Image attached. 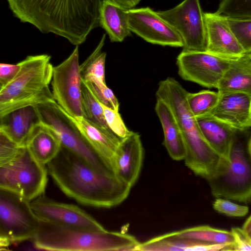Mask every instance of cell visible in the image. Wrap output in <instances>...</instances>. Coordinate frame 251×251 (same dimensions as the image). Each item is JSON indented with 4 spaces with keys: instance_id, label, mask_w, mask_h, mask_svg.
Wrapping results in <instances>:
<instances>
[{
    "instance_id": "obj_16",
    "label": "cell",
    "mask_w": 251,
    "mask_h": 251,
    "mask_svg": "<svg viewBox=\"0 0 251 251\" xmlns=\"http://www.w3.org/2000/svg\"><path fill=\"white\" fill-rule=\"evenodd\" d=\"M206 31V51L232 59L246 54L222 15L204 13Z\"/></svg>"
},
{
    "instance_id": "obj_33",
    "label": "cell",
    "mask_w": 251,
    "mask_h": 251,
    "mask_svg": "<svg viewBox=\"0 0 251 251\" xmlns=\"http://www.w3.org/2000/svg\"><path fill=\"white\" fill-rule=\"evenodd\" d=\"M100 104L108 128L120 138L126 137L130 132V130L126 126L119 111L110 108L101 103Z\"/></svg>"
},
{
    "instance_id": "obj_9",
    "label": "cell",
    "mask_w": 251,
    "mask_h": 251,
    "mask_svg": "<svg viewBox=\"0 0 251 251\" xmlns=\"http://www.w3.org/2000/svg\"><path fill=\"white\" fill-rule=\"evenodd\" d=\"M39 226L30 201L12 192L0 189V246L32 239Z\"/></svg>"
},
{
    "instance_id": "obj_24",
    "label": "cell",
    "mask_w": 251,
    "mask_h": 251,
    "mask_svg": "<svg viewBox=\"0 0 251 251\" xmlns=\"http://www.w3.org/2000/svg\"><path fill=\"white\" fill-rule=\"evenodd\" d=\"M26 146L34 157L45 165L57 155L62 146L54 131L41 121L35 127Z\"/></svg>"
},
{
    "instance_id": "obj_2",
    "label": "cell",
    "mask_w": 251,
    "mask_h": 251,
    "mask_svg": "<svg viewBox=\"0 0 251 251\" xmlns=\"http://www.w3.org/2000/svg\"><path fill=\"white\" fill-rule=\"evenodd\" d=\"M47 165L59 189L81 204L111 208L122 203L130 193L131 187L115 175L98 172L62 146Z\"/></svg>"
},
{
    "instance_id": "obj_28",
    "label": "cell",
    "mask_w": 251,
    "mask_h": 251,
    "mask_svg": "<svg viewBox=\"0 0 251 251\" xmlns=\"http://www.w3.org/2000/svg\"><path fill=\"white\" fill-rule=\"evenodd\" d=\"M219 99L218 92L207 90L194 93L187 92L186 97L189 109L195 118L209 115Z\"/></svg>"
},
{
    "instance_id": "obj_32",
    "label": "cell",
    "mask_w": 251,
    "mask_h": 251,
    "mask_svg": "<svg viewBox=\"0 0 251 251\" xmlns=\"http://www.w3.org/2000/svg\"><path fill=\"white\" fill-rule=\"evenodd\" d=\"M216 12L228 17L251 18V0H223Z\"/></svg>"
},
{
    "instance_id": "obj_25",
    "label": "cell",
    "mask_w": 251,
    "mask_h": 251,
    "mask_svg": "<svg viewBox=\"0 0 251 251\" xmlns=\"http://www.w3.org/2000/svg\"><path fill=\"white\" fill-rule=\"evenodd\" d=\"M215 245L178 236L176 231L167 233L139 243L135 251H215Z\"/></svg>"
},
{
    "instance_id": "obj_40",
    "label": "cell",
    "mask_w": 251,
    "mask_h": 251,
    "mask_svg": "<svg viewBox=\"0 0 251 251\" xmlns=\"http://www.w3.org/2000/svg\"><path fill=\"white\" fill-rule=\"evenodd\" d=\"M249 147L250 151L251 153V138L250 139V140H249Z\"/></svg>"
},
{
    "instance_id": "obj_4",
    "label": "cell",
    "mask_w": 251,
    "mask_h": 251,
    "mask_svg": "<svg viewBox=\"0 0 251 251\" xmlns=\"http://www.w3.org/2000/svg\"><path fill=\"white\" fill-rule=\"evenodd\" d=\"M47 54L27 56L15 77L0 89V117L16 109L55 101L49 84L53 66Z\"/></svg>"
},
{
    "instance_id": "obj_36",
    "label": "cell",
    "mask_w": 251,
    "mask_h": 251,
    "mask_svg": "<svg viewBox=\"0 0 251 251\" xmlns=\"http://www.w3.org/2000/svg\"><path fill=\"white\" fill-rule=\"evenodd\" d=\"M231 232L234 238V243L230 251H251V238L242 228L232 227Z\"/></svg>"
},
{
    "instance_id": "obj_12",
    "label": "cell",
    "mask_w": 251,
    "mask_h": 251,
    "mask_svg": "<svg viewBox=\"0 0 251 251\" xmlns=\"http://www.w3.org/2000/svg\"><path fill=\"white\" fill-rule=\"evenodd\" d=\"M231 60L206 51L183 50L177 57L176 65L183 79L217 89Z\"/></svg>"
},
{
    "instance_id": "obj_34",
    "label": "cell",
    "mask_w": 251,
    "mask_h": 251,
    "mask_svg": "<svg viewBox=\"0 0 251 251\" xmlns=\"http://www.w3.org/2000/svg\"><path fill=\"white\" fill-rule=\"evenodd\" d=\"M214 209L222 214L234 217H242L249 212V207L246 205L238 204L228 199L216 198L213 203Z\"/></svg>"
},
{
    "instance_id": "obj_29",
    "label": "cell",
    "mask_w": 251,
    "mask_h": 251,
    "mask_svg": "<svg viewBox=\"0 0 251 251\" xmlns=\"http://www.w3.org/2000/svg\"><path fill=\"white\" fill-rule=\"evenodd\" d=\"M81 93L84 118L109 128L106 123L100 102L82 79Z\"/></svg>"
},
{
    "instance_id": "obj_30",
    "label": "cell",
    "mask_w": 251,
    "mask_h": 251,
    "mask_svg": "<svg viewBox=\"0 0 251 251\" xmlns=\"http://www.w3.org/2000/svg\"><path fill=\"white\" fill-rule=\"evenodd\" d=\"M224 17L226 23L246 54L251 52V18Z\"/></svg>"
},
{
    "instance_id": "obj_8",
    "label": "cell",
    "mask_w": 251,
    "mask_h": 251,
    "mask_svg": "<svg viewBox=\"0 0 251 251\" xmlns=\"http://www.w3.org/2000/svg\"><path fill=\"white\" fill-rule=\"evenodd\" d=\"M34 106L40 121L54 131L62 147L84 160L98 172L115 175L111 166L90 146L55 101Z\"/></svg>"
},
{
    "instance_id": "obj_1",
    "label": "cell",
    "mask_w": 251,
    "mask_h": 251,
    "mask_svg": "<svg viewBox=\"0 0 251 251\" xmlns=\"http://www.w3.org/2000/svg\"><path fill=\"white\" fill-rule=\"evenodd\" d=\"M13 16L42 33H52L75 46L100 26L102 0H5Z\"/></svg>"
},
{
    "instance_id": "obj_19",
    "label": "cell",
    "mask_w": 251,
    "mask_h": 251,
    "mask_svg": "<svg viewBox=\"0 0 251 251\" xmlns=\"http://www.w3.org/2000/svg\"><path fill=\"white\" fill-rule=\"evenodd\" d=\"M41 122L34 105L22 107L0 117V131L20 146H25L35 127Z\"/></svg>"
},
{
    "instance_id": "obj_26",
    "label": "cell",
    "mask_w": 251,
    "mask_h": 251,
    "mask_svg": "<svg viewBox=\"0 0 251 251\" xmlns=\"http://www.w3.org/2000/svg\"><path fill=\"white\" fill-rule=\"evenodd\" d=\"M181 237L210 244H233L234 238L231 231L200 226L176 231Z\"/></svg>"
},
{
    "instance_id": "obj_5",
    "label": "cell",
    "mask_w": 251,
    "mask_h": 251,
    "mask_svg": "<svg viewBox=\"0 0 251 251\" xmlns=\"http://www.w3.org/2000/svg\"><path fill=\"white\" fill-rule=\"evenodd\" d=\"M32 239L35 247L47 251H135L140 243L129 234L74 228L40 220Z\"/></svg>"
},
{
    "instance_id": "obj_7",
    "label": "cell",
    "mask_w": 251,
    "mask_h": 251,
    "mask_svg": "<svg viewBox=\"0 0 251 251\" xmlns=\"http://www.w3.org/2000/svg\"><path fill=\"white\" fill-rule=\"evenodd\" d=\"M48 169L32 155L26 146L0 165V189L15 193L28 201L43 195L48 182Z\"/></svg>"
},
{
    "instance_id": "obj_38",
    "label": "cell",
    "mask_w": 251,
    "mask_h": 251,
    "mask_svg": "<svg viewBox=\"0 0 251 251\" xmlns=\"http://www.w3.org/2000/svg\"><path fill=\"white\" fill-rule=\"evenodd\" d=\"M121 5L125 8L129 9L134 7L141 0H120Z\"/></svg>"
},
{
    "instance_id": "obj_27",
    "label": "cell",
    "mask_w": 251,
    "mask_h": 251,
    "mask_svg": "<svg viewBox=\"0 0 251 251\" xmlns=\"http://www.w3.org/2000/svg\"><path fill=\"white\" fill-rule=\"evenodd\" d=\"M105 38L106 33H104L94 50L80 65V74L82 79L86 80L90 77H94L106 84L105 62L106 53L101 51Z\"/></svg>"
},
{
    "instance_id": "obj_22",
    "label": "cell",
    "mask_w": 251,
    "mask_h": 251,
    "mask_svg": "<svg viewBox=\"0 0 251 251\" xmlns=\"http://www.w3.org/2000/svg\"><path fill=\"white\" fill-rule=\"evenodd\" d=\"M128 9L112 0H102L100 10V26L111 42H121L131 35Z\"/></svg>"
},
{
    "instance_id": "obj_13",
    "label": "cell",
    "mask_w": 251,
    "mask_h": 251,
    "mask_svg": "<svg viewBox=\"0 0 251 251\" xmlns=\"http://www.w3.org/2000/svg\"><path fill=\"white\" fill-rule=\"evenodd\" d=\"M30 205L40 221L91 231L106 230L93 217L75 205L58 202L43 195L31 201Z\"/></svg>"
},
{
    "instance_id": "obj_10",
    "label": "cell",
    "mask_w": 251,
    "mask_h": 251,
    "mask_svg": "<svg viewBox=\"0 0 251 251\" xmlns=\"http://www.w3.org/2000/svg\"><path fill=\"white\" fill-rule=\"evenodd\" d=\"M51 84L57 104L71 116L84 118L78 46H75L67 58L53 67Z\"/></svg>"
},
{
    "instance_id": "obj_37",
    "label": "cell",
    "mask_w": 251,
    "mask_h": 251,
    "mask_svg": "<svg viewBox=\"0 0 251 251\" xmlns=\"http://www.w3.org/2000/svg\"><path fill=\"white\" fill-rule=\"evenodd\" d=\"M19 70V65L1 63L0 64V87L9 83L16 75Z\"/></svg>"
},
{
    "instance_id": "obj_39",
    "label": "cell",
    "mask_w": 251,
    "mask_h": 251,
    "mask_svg": "<svg viewBox=\"0 0 251 251\" xmlns=\"http://www.w3.org/2000/svg\"><path fill=\"white\" fill-rule=\"evenodd\" d=\"M242 228L251 238V215L247 219L244 223Z\"/></svg>"
},
{
    "instance_id": "obj_17",
    "label": "cell",
    "mask_w": 251,
    "mask_h": 251,
    "mask_svg": "<svg viewBox=\"0 0 251 251\" xmlns=\"http://www.w3.org/2000/svg\"><path fill=\"white\" fill-rule=\"evenodd\" d=\"M209 115L235 129H250L251 96L241 93H219L218 102Z\"/></svg>"
},
{
    "instance_id": "obj_41",
    "label": "cell",
    "mask_w": 251,
    "mask_h": 251,
    "mask_svg": "<svg viewBox=\"0 0 251 251\" xmlns=\"http://www.w3.org/2000/svg\"><path fill=\"white\" fill-rule=\"evenodd\" d=\"M251 59V52L246 54Z\"/></svg>"
},
{
    "instance_id": "obj_11",
    "label": "cell",
    "mask_w": 251,
    "mask_h": 251,
    "mask_svg": "<svg viewBox=\"0 0 251 251\" xmlns=\"http://www.w3.org/2000/svg\"><path fill=\"white\" fill-rule=\"evenodd\" d=\"M156 13L180 36L184 50L206 51V25L199 0H184L173 8Z\"/></svg>"
},
{
    "instance_id": "obj_14",
    "label": "cell",
    "mask_w": 251,
    "mask_h": 251,
    "mask_svg": "<svg viewBox=\"0 0 251 251\" xmlns=\"http://www.w3.org/2000/svg\"><path fill=\"white\" fill-rule=\"evenodd\" d=\"M131 32L146 41L161 46L183 47L182 39L176 30L149 7L127 10Z\"/></svg>"
},
{
    "instance_id": "obj_23",
    "label": "cell",
    "mask_w": 251,
    "mask_h": 251,
    "mask_svg": "<svg viewBox=\"0 0 251 251\" xmlns=\"http://www.w3.org/2000/svg\"><path fill=\"white\" fill-rule=\"evenodd\" d=\"M217 89L219 93H241L251 96V59L246 54L231 60Z\"/></svg>"
},
{
    "instance_id": "obj_21",
    "label": "cell",
    "mask_w": 251,
    "mask_h": 251,
    "mask_svg": "<svg viewBox=\"0 0 251 251\" xmlns=\"http://www.w3.org/2000/svg\"><path fill=\"white\" fill-rule=\"evenodd\" d=\"M196 119L207 143L223 159L229 161L230 148L235 129L211 115Z\"/></svg>"
},
{
    "instance_id": "obj_18",
    "label": "cell",
    "mask_w": 251,
    "mask_h": 251,
    "mask_svg": "<svg viewBox=\"0 0 251 251\" xmlns=\"http://www.w3.org/2000/svg\"><path fill=\"white\" fill-rule=\"evenodd\" d=\"M65 113L87 142L113 169V158L122 139L108 128L84 117H74Z\"/></svg>"
},
{
    "instance_id": "obj_35",
    "label": "cell",
    "mask_w": 251,
    "mask_h": 251,
    "mask_svg": "<svg viewBox=\"0 0 251 251\" xmlns=\"http://www.w3.org/2000/svg\"><path fill=\"white\" fill-rule=\"evenodd\" d=\"M21 147L0 131V165L13 158L18 153Z\"/></svg>"
},
{
    "instance_id": "obj_15",
    "label": "cell",
    "mask_w": 251,
    "mask_h": 251,
    "mask_svg": "<svg viewBox=\"0 0 251 251\" xmlns=\"http://www.w3.org/2000/svg\"><path fill=\"white\" fill-rule=\"evenodd\" d=\"M143 154L140 135L130 131L121 139L113 158L112 166L116 176L132 187L139 177Z\"/></svg>"
},
{
    "instance_id": "obj_20",
    "label": "cell",
    "mask_w": 251,
    "mask_h": 251,
    "mask_svg": "<svg viewBox=\"0 0 251 251\" xmlns=\"http://www.w3.org/2000/svg\"><path fill=\"white\" fill-rule=\"evenodd\" d=\"M155 110L164 132L163 145L169 154L175 160H184L186 152L185 141L172 109L165 101L157 99Z\"/></svg>"
},
{
    "instance_id": "obj_3",
    "label": "cell",
    "mask_w": 251,
    "mask_h": 251,
    "mask_svg": "<svg viewBox=\"0 0 251 251\" xmlns=\"http://www.w3.org/2000/svg\"><path fill=\"white\" fill-rule=\"evenodd\" d=\"M187 92L179 82L168 77L159 82L156 96L170 106L176 118L186 146L185 165L196 175L207 179L215 173L224 159L203 137L188 106Z\"/></svg>"
},
{
    "instance_id": "obj_31",
    "label": "cell",
    "mask_w": 251,
    "mask_h": 251,
    "mask_svg": "<svg viewBox=\"0 0 251 251\" xmlns=\"http://www.w3.org/2000/svg\"><path fill=\"white\" fill-rule=\"evenodd\" d=\"M83 80L100 103L119 111L118 100L112 91L106 86V84L94 77H90Z\"/></svg>"
},
{
    "instance_id": "obj_6",
    "label": "cell",
    "mask_w": 251,
    "mask_h": 251,
    "mask_svg": "<svg viewBox=\"0 0 251 251\" xmlns=\"http://www.w3.org/2000/svg\"><path fill=\"white\" fill-rule=\"evenodd\" d=\"M250 129H235L229 154L215 173L206 180L211 194L239 202H251V153Z\"/></svg>"
}]
</instances>
